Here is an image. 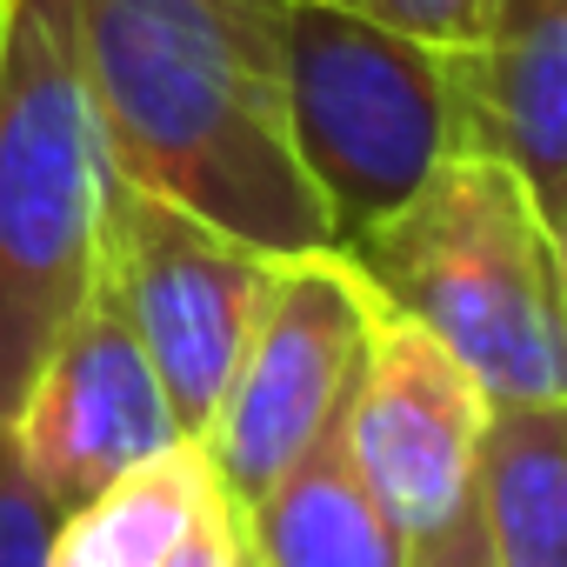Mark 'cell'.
Returning a JSON list of instances; mask_svg holds the SVG:
<instances>
[{"label": "cell", "instance_id": "obj_1", "mask_svg": "<svg viewBox=\"0 0 567 567\" xmlns=\"http://www.w3.org/2000/svg\"><path fill=\"white\" fill-rule=\"evenodd\" d=\"M87 94L121 181L267 247H341L280 87V0H74Z\"/></svg>", "mask_w": 567, "mask_h": 567}, {"label": "cell", "instance_id": "obj_2", "mask_svg": "<svg viewBox=\"0 0 567 567\" xmlns=\"http://www.w3.org/2000/svg\"><path fill=\"white\" fill-rule=\"evenodd\" d=\"M374 295L421 321L487 401L567 394V301L540 194L487 147H454L401 207L341 240Z\"/></svg>", "mask_w": 567, "mask_h": 567}, {"label": "cell", "instance_id": "obj_3", "mask_svg": "<svg viewBox=\"0 0 567 567\" xmlns=\"http://www.w3.org/2000/svg\"><path fill=\"white\" fill-rule=\"evenodd\" d=\"M107 194L74 0H0V427L101 280Z\"/></svg>", "mask_w": 567, "mask_h": 567}, {"label": "cell", "instance_id": "obj_4", "mask_svg": "<svg viewBox=\"0 0 567 567\" xmlns=\"http://www.w3.org/2000/svg\"><path fill=\"white\" fill-rule=\"evenodd\" d=\"M288 134L334 214V240L401 207L454 147L461 54L388 28L361 0H280Z\"/></svg>", "mask_w": 567, "mask_h": 567}, {"label": "cell", "instance_id": "obj_5", "mask_svg": "<svg viewBox=\"0 0 567 567\" xmlns=\"http://www.w3.org/2000/svg\"><path fill=\"white\" fill-rule=\"evenodd\" d=\"M274 267L280 254L114 174L101 280H107L114 308L127 315L141 354L154 361L181 434L194 441L207 434L234 381V361L267 308Z\"/></svg>", "mask_w": 567, "mask_h": 567}, {"label": "cell", "instance_id": "obj_6", "mask_svg": "<svg viewBox=\"0 0 567 567\" xmlns=\"http://www.w3.org/2000/svg\"><path fill=\"white\" fill-rule=\"evenodd\" d=\"M374 321H381V295L348 247L280 254L267 308L200 434L214 481L227 487L234 507H247L348 408Z\"/></svg>", "mask_w": 567, "mask_h": 567}, {"label": "cell", "instance_id": "obj_7", "mask_svg": "<svg viewBox=\"0 0 567 567\" xmlns=\"http://www.w3.org/2000/svg\"><path fill=\"white\" fill-rule=\"evenodd\" d=\"M8 434H14V454L34 474V487L54 501V514L81 507L87 494H101L127 467L154 461L161 447L194 441V434H181L167 388H161L154 361L141 354L127 315L114 308L107 280H94V295L54 334Z\"/></svg>", "mask_w": 567, "mask_h": 567}, {"label": "cell", "instance_id": "obj_8", "mask_svg": "<svg viewBox=\"0 0 567 567\" xmlns=\"http://www.w3.org/2000/svg\"><path fill=\"white\" fill-rule=\"evenodd\" d=\"M487 414H494L487 388L421 321L381 301L341 427L361 481L381 494V507L408 540L441 527L474 494V454Z\"/></svg>", "mask_w": 567, "mask_h": 567}, {"label": "cell", "instance_id": "obj_9", "mask_svg": "<svg viewBox=\"0 0 567 567\" xmlns=\"http://www.w3.org/2000/svg\"><path fill=\"white\" fill-rule=\"evenodd\" d=\"M467 147L501 154L540 207L567 187V0H494L474 54H461Z\"/></svg>", "mask_w": 567, "mask_h": 567}, {"label": "cell", "instance_id": "obj_10", "mask_svg": "<svg viewBox=\"0 0 567 567\" xmlns=\"http://www.w3.org/2000/svg\"><path fill=\"white\" fill-rule=\"evenodd\" d=\"M341 414L240 507L254 567H408V534L361 481Z\"/></svg>", "mask_w": 567, "mask_h": 567}, {"label": "cell", "instance_id": "obj_11", "mask_svg": "<svg viewBox=\"0 0 567 567\" xmlns=\"http://www.w3.org/2000/svg\"><path fill=\"white\" fill-rule=\"evenodd\" d=\"M474 507L494 567H567V394L494 401Z\"/></svg>", "mask_w": 567, "mask_h": 567}, {"label": "cell", "instance_id": "obj_12", "mask_svg": "<svg viewBox=\"0 0 567 567\" xmlns=\"http://www.w3.org/2000/svg\"><path fill=\"white\" fill-rule=\"evenodd\" d=\"M227 494L200 441H174L54 520L48 567H167L181 534Z\"/></svg>", "mask_w": 567, "mask_h": 567}, {"label": "cell", "instance_id": "obj_13", "mask_svg": "<svg viewBox=\"0 0 567 567\" xmlns=\"http://www.w3.org/2000/svg\"><path fill=\"white\" fill-rule=\"evenodd\" d=\"M54 520V501L34 487V474L14 454V434L0 427V567H48Z\"/></svg>", "mask_w": 567, "mask_h": 567}, {"label": "cell", "instance_id": "obj_14", "mask_svg": "<svg viewBox=\"0 0 567 567\" xmlns=\"http://www.w3.org/2000/svg\"><path fill=\"white\" fill-rule=\"evenodd\" d=\"M361 8H374L388 28H401L441 54H474L494 0H361Z\"/></svg>", "mask_w": 567, "mask_h": 567}, {"label": "cell", "instance_id": "obj_15", "mask_svg": "<svg viewBox=\"0 0 567 567\" xmlns=\"http://www.w3.org/2000/svg\"><path fill=\"white\" fill-rule=\"evenodd\" d=\"M167 567H247V540H240V507L227 494L207 501V514L181 534V547L167 554Z\"/></svg>", "mask_w": 567, "mask_h": 567}, {"label": "cell", "instance_id": "obj_16", "mask_svg": "<svg viewBox=\"0 0 567 567\" xmlns=\"http://www.w3.org/2000/svg\"><path fill=\"white\" fill-rule=\"evenodd\" d=\"M408 567H494V560H487V534H481L474 494H467L441 527H427V534L408 540Z\"/></svg>", "mask_w": 567, "mask_h": 567}, {"label": "cell", "instance_id": "obj_17", "mask_svg": "<svg viewBox=\"0 0 567 567\" xmlns=\"http://www.w3.org/2000/svg\"><path fill=\"white\" fill-rule=\"evenodd\" d=\"M547 227H554V260H560V301H567V187H560V200L547 207Z\"/></svg>", "mask_w": 567, "mask_h": 567}, {"label": "cell", "instance_id": "obj_18", "mask_svg": "<svg viewBox=\"0 0 567 567\" xmlns=\"http://www.w3.org/2000/svg\"><path fill=\"white\" fill-rule=\"evenodd\" d=\"M247 567H254V560H247Z\"/></svg>", "mask_w": 567, "mask_h": 567}]
</instances>
